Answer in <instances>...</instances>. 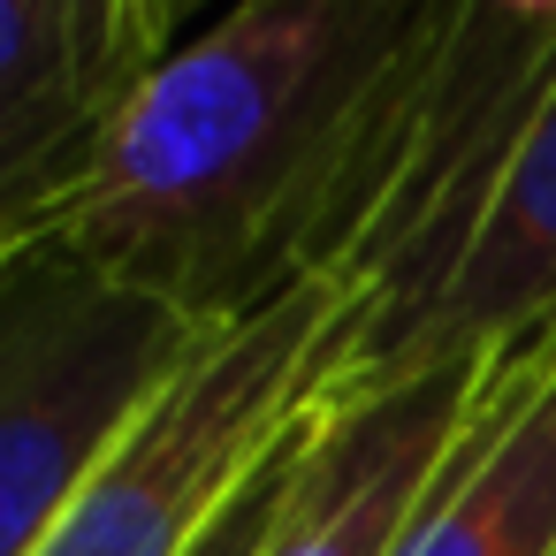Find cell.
<instances>
[{"label": "cell", "instance_id": "1", "mask_svg": "<svg viewBox=\"0 0 556 556\" xmlns=\"http://www.w3.org/2000/svg\"><path fill=\"white\" fill-rule=\"evenodd\" d=\"M450 24L457 0H237L130 85L47 237L191 320L366 275Z\"/></svg>", "mask_w": 556, "mask_h": 556}, {"label": "cell", "instance_id": "2", "mask_svg": "<svg viewBox=\"0 0 556 556\" xmlns=\"http://www.w3.org/2000/svg\"><path fill=\"white\" fill-rule=\"evenodd\" d=\"M358 305L366 275L305 267L237 320H214L31 556H191L252 465L328 396Z\"/></svg>", "mask_w": 556, "mask_h": 556}, {"label": "cell", "instance_id": "3", "mask_svg": "<svg viewBox=\"0 0 556 556\" xmlns=\"http://www.w3.org/2000/svg\"><path fill=\"white\" fill-rule=\"evenodd\" d=\"M206 328L54 237L0 267V556L54 533Z\"/></svg>", "mask_w": 556, "mask_h": 556}, {"label": "cell", "instance_id": "4", "mask_svg": "<svg viewBox=\"0 0 556 556\" xmlns=\"http://www.w3.org/2000/svg\"><path fill=\"white\" fill-rule=\"evenodd\" d=\"M556 336V54L526 85L450 252L419 290L366 313L328 381V404L396 389L427 366L503 358Z\"/></svg>", "mask_w": 556, "mask_h": 556}, {"label": "cell", "instance_id": "5", "mask_svg": "<svg viewBox=\"0 0 556 556\" xmlns=\"http://www.w3.org/2000/svg\"><path fill=\"white\" fill-rule=\"evenodd\" d=\"M138 85L130 0H0V237L39 244Z\"/></svg>", "mask_w": 556, "mask_h": 556}, {"label": "cell", "instance_id": "6", "mask_svg": "<svg viewBox=\"0 0 556 556\" xmlns=\"http://www.w3.org/2000/svg\"><path fill=\"white\" fill-rule=\"evenodd\" d=\"M488 374L495 358H457L396 389L328 404L260 556H396Z\"/></svg>", "mask_w": 556, "mask_h": 556}, {"label": "cell", "instance_id": "7", "mask_svg": "<svg viewBox=\"0 0 556 556\" xmlns=\"http://www.w3.org/2000/svg\"><path fill=\"white\" fill-rule=\"evenodd\" d=\"M556 548V351H503L450 442L396 556H548Z\"/></svg>", "mask_w": 556, "mask_h": 556}, {"label": "cell", "instance_id": "8", "mask_svg": "<svg viewBox=\"0 0 556 556\" xmlns=\"http://www.w3.org/2000/svg\"><path fill=\"white\" fill-rule=\"evenodd\" d=\"M222 9H237V0H130V62H138V77H146L176 39H191L199 24H214Z\"/></svg>", "mask_w": 556, "mask_h": 556}, {"label": "cell", "instance_id": "9", "mask_svg": "<svg viewBox=\"0 0 556 556\" xmlns=\"http://www.w3.org/2000/svg\"><path fill=\"white\" fill-rule=\"evenodd\" d=\"M16 252H24V244H9V237H0V267H9V260H16Z\"/></svg>", "mask_w": 556, "mask_h": 556}, {"label": "cell", "instance_id": "10", "mask_svg": "<svg viewBox=\"0 0 556 556\" xmlns=\"http://www.w3.org/2000/svg\"><path fill=\"white\" fill-rule=\"evenodd\" d=\"M541 351H556V336H548V343H541Z\"/></svg>", "mask_w": 556, "mask_h": 556}, {"label": "cell", "instance_id": "11", "mask_svg": "<svg viewBox=\"0 0 556 556\" xmlns=\"http://www.w3.org/2000/svg\"><path fill=\"white\" fill-rule=\"evenodd\" d=\"M548 556H556V548H548Z\"/></svg>", "mask_w": 556, "mask_h": 556}]
</instances>
